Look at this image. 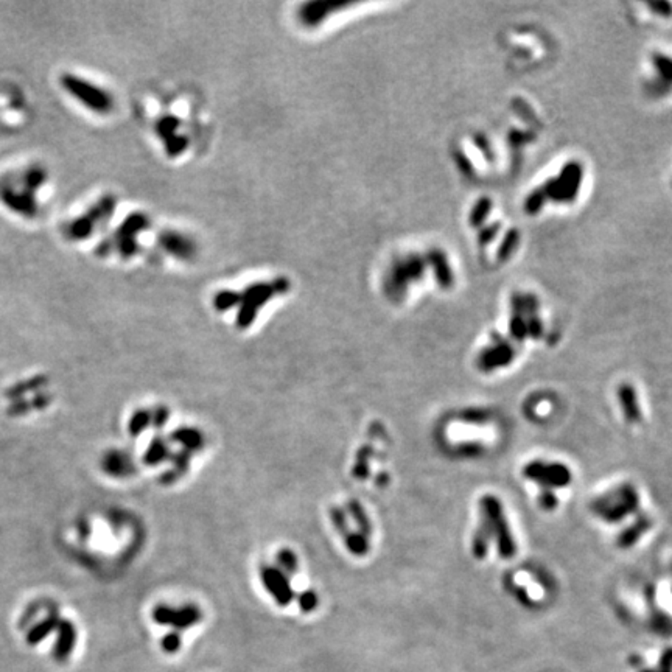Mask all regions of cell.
Returning <instances> with one entry per match:
<instances>
[{
    "label": "cell",
    "instance_id": "cell-6",
    "mask_svg": "<svg viewBox=\"0 0 672 672\" xmlns=\"http://www.w3.org/2000/svg\"><path fill=\"white\" fill-rule=\"evenodd\" d=\"M152 620L159 625H168L176 632L193 628L203 620L201 608L195 604H187L182 607H172L165 604H159L152 610Z\"/></svg>",
    "mask_w": 672,
    "mask_h": 672
},
{
    "label": "cell",
    "instance_id": "cell-38",
    "mask_svg": "<svg viewBox=\"0 0 672 672\" xmlns=\"http://www.w3.org/2000/svg\"><path fill=\"white\" fill-rule=\"evenodd\" d=\"M660 668L664 672H671L672 671V649L663 654L661 660H660Z\"/></svg>",
    "mask_w": 672,
    "mask_h": 672
},
{
    "label": "cell",
    "instance_id": "cell-14",
    "mask_svg": "<svg viewBox=\"0 0 672 672\" xmlns=\"http://www.w3.org/2000/svg\"><path fill=\"white\" fill-rule=\"evenodd\" d=\"M168 456H170L168 442L164 438L156 436L150 442L147 452H145L143 455V462L147 465H151V467H155V465L162 464Z\"/></svg>",
    "mask_w": 672,
    "mask_h": 672
},
{
    "label": "cell",
    "instance_id": "cell-37",
    "mask_svg": "<svg viewBox=\"0 0 672 672\" xmlns=\"http://www.w3.org/2000/svg\"><path fill=\"white\" fill-rule=\"evenodd\" d=\"M526 325H528V332H529V333L534 336V338H539L540 333H541V324H540L539 318H537V316H534V315H531V318H529V323L526 324Z\"/></svg>",
    "mask_w": 672,
    "mask_h": 672
},
{
    "label": "cell",
    "instance_id": "cell-18",
    "mask_svg": "<svg viewBox=\"0 0 672 672\" xmlns=\"http://www.w3.org/2000/svg\"><path fill=\"white\" fill-rule=\"evenodd\" d=\"M344 541L347 549L354 556H366L369 551V541L363 532H347Z\"/></svg>",
    "mask_w": 672,
    "mask_h": 672
},
{
    "label": "cell",
    "instance_id": "cell-29",
    "mask_svg": "<svg viewBox=\"0 0 672 672\" xmlns=\"http://www.w3.org/2000/svg\"><path fill=\"white\" fill-rule=\"evenodd\" d=\"M332 522L335 524V528L338 529L341 534H347V515H346V510H342L340 508H333L332 509Z\"/></svg>",
    "mask_w": 672,
    "mask_h": 672
},
{
    "label": "cell",
    "instance_id": "cell-5",
    "mask_svg": "<svg viewBox=\"0 0 672 672\" xmlns=\"http://www.w3.org/2000/svg\"><path fill=\"white\" fill-rule=\"evenodd\" d=\"M481 508H483L484 524L487 526V529L491 531V534L492 532L496 534V537H498V546H500L501 556L503 557L514 556L515 545L512 541V537H510L509 534L506 520H504L500 501H496L493 496H484L483 501H481Z\"/></svg>",
    "mask_w": 672,
    "mask_h": 672
},
{
    "label": "cell",
    "instance_id": "cell-2",
    "mask_svg": "<svg viewBox=\"0 0 672 672\" xmlns=\"http://www.w3.org/2000/svg\"><path fill=\"white\" fill-rule=\"evenodd\" d=\"M59 84L68 97H72L84 109L94 112L97 116H111L116 108V100L108 89L83 78L80 75L63 73L59 76Z\"/></svg>",
    "mask_w": 672,
    "mask_h": 672
},
{
    "label": "cell",
    "instance_id": "cell-3",
    "mask_svg": "<svg viewBox=\"0 0 672 672\" xmlns=\"http://www.w3.org/2000/svg\"><path fill=\"white\" fill-rule=\"evenodd\" d=\"M116 209V198L104 196L81 217L71 221L66 227V234L72 240H86L108 220Z\"/></svg>",
    "mask_w": 672,
    "mask_h": 672
},
{
    "label": "cell",
    "instance_id": "cell-15",
    "mask_svg": "<svg viewBox=\"0 0 672 672\" xmlns=\"http://www.w3.org/2000/svg\"><path fill=\"white\" fill-rule=\"evenodd\" d=\"M160 244H164L165 251L178 257H188L190 251H192L188 241L182 239V235L176 232H167L160 235Z\"/></svg>",
    "mask_w": 672,
    "mask_h": 672
},
{
    "label": "cell",
    "instance_id": "cell-36",
    "mask_svg": "<svg viewBox=\"0 0 672 672\" xmlns=\"http://www.w3.org/2000/svg\"><path fill=\"white\" fill-rule=\"evenodd\" d=\"M30 407V403L25 402V399H19L14 402L11 404V408H10V414L13 416H20V414H25V409Z\"/></svg>",
    "mask_w": 672,
    "mask_h": 672
},
{
    "label": "cell",
    "instance_id": "cell-4",
    "mask_svg": "<svg viewBox=\"0 0 672 672\" xmlns=\"http://www.w3.org/2000/svg\"><path fill=\"white\" fill-rule=\"evenodd\" d=\"M582 176V165H580L577 160H571V162H568L562 168L559 176L548 179L545 184H541V187L545 188L548 200L554 203H571L576 200L579 193Z\"/></svg>",
    "mask_w": 672,
    "mask_h": 672
},
{
    "label": "cell",
    "instance_id": "cell-23",
    "mask_svg": "<svg viewBox=\"0 0 672 672\" xmlns=\"http://www.w3.org/2000/svg\"><path fill=\"white\" fill-rule=\"evenodd\" d=\"M277 562L280 570L285 572L287 576H293L297 571V559L293 551L289 549H282L277 554Z\"/></svg>",
    "mask_w": 672,
    "mask_h": 672
},
{
    "label": "cell",
    "instance_id": "cell-32",
    "mask_svg": "<svg viewBox=\"0 0 672 672\" xmlns=\"http://www.w3.org/2000/svg\"><path fill=\"white\" fill-rule=\"evenodd\" d=\"M647 90H649V94H652L654 97H660V95H664L666 92H669L671 90V86L666 83H663L661 80H654V81H649L647 83Z\"/></svg>",
    "mask_w": 672,
    "mask_h": 672
},
{
    "label": "cell",
    "instance_id": "cell-34",
    "mask_svg": "<svg viewBox=\"0 0 672 672\" xmlns=\"http://www.w3.org/2000/svg\"><path fill=\"white\" fill-rule=\"evenodd\" d=\"M498 231H500V223H495V224H492V226L486 227L484 231L479 234V243H481V244H486V243H488V241H492L493 236L496 235V232H498Z\"/></svg>",
    "mask_w": 672,
    "mask_h": 672
},
{
    "label": "cell",
    "instance_id": "cell-26",
    "mask_svg": "<svg viewBox=\"0 0 672 672\" xmlns=\"http://www.w3.org/2000/svg\"><path fill=\"white\" fill-rule=\"evenodd\" d=\"M190 457H192V453L187 452V450H181V452L173 456V472L176 473L178 476L184 475V472L188 469Z\"/></svg>",
    "mask_w": 672,
    "mask_h": 672
},
{
    "label": "cell",
    "instance_id": "cell-1",
    "mask_svg": "<svg viewBox=\"0 0 672 672\" xmlns=\"http://www.w3.org/2000/svg\"><path fill=\"white\" fill-rule=\"evenodd\" d=\"M49 174L42 165H28L0 179V203L11 213L32 220L40 213L36 193L47 182Z\"/></svg>",
    "mask_w": 672,
    "mask_h": 672
},
{
    "label": "cell",
    "instance_id": "cell-11",
    "mask_svg": "<svg viewBox=\"0 0 672 672\" xmlns=\"http://www.w3.org/2000/svg\"><path fill=\"white\" fill-rule=\"evenodd\" d=\"M61 620H59V616L56 612H52L47 618H45V620H42L41 623H37L35 624L32 629L28 630L27 633V643L30 646H35V644H40L42 643V641L47 638L52 632H55L58 630V625H59Z\"/></svg>",
    "mask_w": 672,
    "mask_h": 672
},
{
    "label": "cell",
    "instance_id": "cell-10",
    "mask_svg": "<svg viewBox=\"0 0 672 672\" xmlns=\"http://www.w3.org/2000/svg\"><path fill=\"white\" fill-rule=\"evenodd\" d=\"M103 470L114 478H125L133 475L134 464L126 453L120 452V450H109L108 453L103 456L102 461Z\"/></svg>",
    "mask_w": 672,
    "mask_h": 672
},
{
    "label": "cell",
    "instance_id": "cell-8",
    "mask_svg": "<svg viewBox=\"0 0 672 672\" xmlns=\"http://www.w3.org/2000/svg\"><path fill=\"white\" fill-rule=\"evenodd\" d=\"M260 577L265 588L270 592V594L279 606H288L289 602L293 601L294 593L292 587H289L288 576L280 568L265 565V567L260 568Z\"/></svg>",
    "mask_w": 672,
    "mask_h": 672
},
{
    "label": "cell",
    "instance_id": "cell-20",
    "mask_svg": "<svg viewBox=\"0 0 672 672\" xmlns=\"http://www.w3.org/2000/svg\"><path fill=\"white\" fill-rule=\"evenodd\" d=\"M518 241H520V232H518L517 229H510V231L506 234V236H504L496 257H498L501 262L508 260V258L512 256L514 251L517 249Z\"/></svg>",
    "mask_w": 672,
    "mask_h": 672
},
{
    "label": "cell",
    "instance_id": "cell-9",
    "mask_svg": "<svg viewBox=\"0 0 672 672\" xmlns=\"http://www.w3.org/2000/svg\"><path fill=\"white\" fill-rule=\"evenodd\" d=\"M58 637L53 647V659L56 661H66L67 656L72 654L76 644V628L72 621L61 620L58 625Z\"/></svg>",
    "mask_w": 672,
    "mask_h": 672
},
{
    "label": "cell",
    "instance_id": "cell-40",
    "mask_svg": "<svg viewBox=\"0 0 672 672\" xmlns=\"http://www.w3.org/2000/svg\"><path fill=\"white\" fill-rule=\"evenodd\" d=\"M643 672H664V671H643Z\"/></svg>",
    "mask_w": 672,
    "mask_h": 672
},
{
    "label": "cell",
    "instance_id": "cell-16",
    "mask_svg": "<svg viewBox=\"0 0 672 672\" xmlns=\"http://www.w3.org/2000/svg\"><path fill=\"white\" fill-rule=\"evenodd\" d=\"M151 425V411L148 409H137L129 419L128 431L133 438H139L140 434Z\"/></svg>",
    "mask_w": 672,
    "mask_h": 672
},
{
    "label": "cell",
    "instance_id": "cell-30",
    "mask_svg": "<svg viewBox=\"0 0 672 672\" xmlns=\"http://www.w3.org/2000/svg\"><path fill=\"white\" fill-rule=\"evenodd\" d=\"M510 332L514 333L517 340H523L526 332H528V325L524 324V320L520 315H515L510 320Z\"/></svg>",
    "mask_w": 672,
    "mask_h": 672
},
{
    "label": "cell",
    "instance_id": "cell-12",
    "mask_svg": "<svg viewBox=\"0 0 672 672\" xmlns=\"http://www.w3.org/2000/svg\"><path fill=\"white\" fill-rule=\"evenodd\" d=\"M512 355L514 354H512V350H510L509 346L500 344V346H495V347L484 350L483 355H481V358H479V364H481V368L488 371V369L498 368V366L508 364L510 360H512Z\"/></svg>",
    "mask_w": 672,
    "mask_h": 672
},
{
    "label": "cell",
    "instance_id": "cell-31",
    "mask_svg": "<svg viewBox=\"0 0 672 672\" xmlns=\"http://www.w3.org/2000/svg\"><path fill=\"white\" fill-rule=\"evenodd\" d=\"M514 108H515V111H518V114H520V116H522L526 121H529V124H534V121H537V117L534 116L532 109L529 108L528 104H526V102L520 100V98H517V100L514 102Z\"/></svg>",
    "mask_w": 672,
    "mask_h": 672
},
{
    "label": "cell",
    "instance_id": "cell-22",
    "mask_svg": "<svg viewBox=\"0 0 672 672\" xmlns=\"http://www.w3.org/2000/svg\"><path fill=\"white\" fill-rule=\"evenodd\" d=\"M548 200V196L545 193V188L544 187H539L534 190V192L528 196V200H526L524 203V209L526 212L529 213V215H536V213H539V210L544 208V204L545 201Z\"/></svg>",
    "mask_w": 672,
    "mask_h": 672
},
{
    "label": "cell",
    "instance_id": "cell-13",
    "mask_svg": "<svg viewBox=\"0 0 672 672\" xmlns=\"http://www.w3.org/2000/svg\"><path fill=\"white\" fill-rule=\"evenodd\" d=\"M170 439L173 442H178V444L182 445V450H187L190 453L200 452V450L204 447V436L201 431H198L195 428H178L176 431H173L170 434Z\"/></svg>",
    "mask_w": 672,
    "mask_h": 672
},
{
    "label": "cell",
    "instance_id": "cell-33",
    "mask_svg": "<svg viewBox=\"0 0 672 672\" xmlns=\"http://www.w3.org/2000/svg\"><path fill=\"white\" fill-rule=\"evenodd\" d=\"M649 8H651L655 14L663 18H671L672 16V4L669 2H649Z\"/></svg>",
    "mask_w": 672,
    "mask_h": 672
},
{
    "label": "cell",
    "instance_id": "cell-19",
    "mask_svg": "<svg viewBox=\"0 0 672 672\" xmlns=\"http://www.w3.org/2000/svg\"><path fill=\"white\" fill-rule=\"evenodd\" d=\"M347 509H349V514L352 515V518L356 522L358 528H360V532H363L364 536L368 537L369 534L372 532V526H371L368 515H366V512H364V509L361 508V504L355 501V500H352V501L347 503Z\"/></svg>",
    "mask_w": 672,
    "mask_h": 672
},
{
    "label": "cell",
    "instance_id": "cell-35",
    "mask_svg": "<svg viewBox=\"0 0 672 672\" xmlns=\"http://www.w3.org/2000/svg\"><path fill=\"white\" fill-rule=\"evenodd\" d=\"M534 140V134L532 133H520V131H514L509 134V142H512L514 145H522L526 142Z\"/></svg>",
    "mask_w": 672,
    "mask_h": 672
},
{
    "label": "cell",
    "instance_id": "cell-25",
    "mask_svg": "<svg viewBox=\"0 0 672 672\" xmlns=\"http://www.w3.org/2000/svg\"><path fill=\"white\" fill-rule=\"evenodd\" d=\"M181 644H182V640H181L179 632L176 630L167 633V635L160 640V647H162V651L167 654H176L181 649Z\"/></svg>",
    "mask_w": 672,
    "mask_h": 672
},
{
    "label": "cell",
    "instance_id": "cell-39",
    "mask_svg": "<svg viewBox=\"0 0 672 672\" xmlns=\"http://www.w3.org/2000/svg\"><path fill=\"white\" fill-rule=\"evenodd\" d=\"M32 403H33L35 408L42 409V408H45V407H47V404L50 403V399H49L47 394H37Z\"/></svg>",
    "mask_w": 672,
    "mask_h": 672
},
{
    "label": "cell",
    "instance_id": "cell-17",
    "mask_svg": "<svg viewBox=\"0 0 672 672\" xmlns=\"http://www.w3.org/2000/svg\"><path fill=\"white\" fill-rule=\"evenodd\" d=\"M652 64L655 71L659 72V80L669 84L672 88V58L663 55V53H654Z\"/></svg>",
    "mask_w": 672,
    "mask_h": 672
},
{
    "label": "cell",
    "instance_id": "cell-27",
    "mask_svg": "<svg viewBox=\"0 0 672 672\" xmlns=\"http://www.w3.org/2000/svg\"><path fill=\"white\" fill-rule=\"evenodd\" d=\"M297 601H299V606L301 608L304 610V612H313V610H315L319 604V599H318V594L313 592V590H307V592H304L299 594V598H297Z\"/></svg>",
    "mask_w": 672,
    "mask_h": 672
},
{
    "label": "cell",
    "instance_id": "cell-28",
    "mask_svg": "<svg viewBox=\"0 0 672 672\" xmlns=\"http://www.w3.org/2000/svg\"><path fill=\"white\" fill-rule=\"evenodd\" d=\"M170 417V411L165 407H157L151 411V425L156 430H162L167 425V420Z\"/></svg>",
    "mask_w": 672,
    "mask_h": 672
},
{
    "label": "cell",
    "instance_id": "cell-21",
    "mask_svg": "<svg viewBox=\"0 0 672 672\" xmlns=\"http://www.w3.org/2000/svg\"><path fill=\"white\" fill-rule=\"evenodd\" d=\"M45 381H47V378L45 377H35L32 380H28L25 381V383H20L18 386H13L8 392H6V395L10 397V399H14V400H19L22 399V395H24L25 392L28 391H33V389L36 388H41V385H44Z\"/></svg>",
    "mask_w": 672,
    "mask_h": 672
},
{
    "label": "cell",
    "instance_id": "cell-24",
    "mask_svg": "<svg viewBox=\"0 0 672 672\" xmlns=\"http://www.w3.org/2000/svg\"><path fill=\"white\" fill-rule=\"evenodd\" d=\"M492 209V203L488 198H481L479 203L475 205V209L472 212V226H479L483 221L487 218L488 212Z\"/></svg>",
    "mask_w": 672,
    "mask_h": 672
},
{
    "label": "cell",
    "instance_id": "cell-7",
    "mask_svg": "<svg viewBox=\"0 0 672 672\" xmlns=\"http://www.w3.org/2000/svg\"><path fill=\"white\" fill-rule=\"evenodd\" d=\"M148 227V220L143 213H133L129 215L119 231L114 235V243H111V251L117 252L120 257L128 258L133 257L137 252V236Z\"/></svg>",
    "mask_w": 672,
    "mask_h": 672
}]
</instances>
